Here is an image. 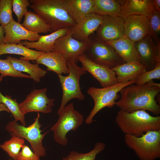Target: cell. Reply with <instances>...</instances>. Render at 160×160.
I'll list each match as a JSON object with an SVG mask.
<instances>
[{
	"label": "cell",
	"instance_id": "obj_30",
	"mask_svg": "<svg viewBox=\"0 0 160 160\" xmlns=\"http://www.w3.org/2000/svg\"><path fill=\"white\" fill-rule=\"evenodd\" d=\"M22 138L13 136L8 140L0 145V148L7 152L14 160H17L20 150L25 143Z\"/></svg>",
	"mask_w": 160,
	"mask_h": 160
},
{
	"label": "cell",
	"instance_id": "obj_36",
	"mask_svg": "<svg viewBox=\"0 0 160 160\" xmlns=\"http://www.w3.org/2000/svg\"><path fill=\"white\" fill-rule=\"evenodd\" d=\"M17 160H40V157L32 151L29 147L24 145L19 153Z\"/></svg>",
	"mask_w": 160,
	"mask_h": 160
},
{
	"label": "cell",
	"instance_id": "obj_8",
	"mask_svg": "<svg viewBox=\"0 0 160 160\" xmlns=\"http://www.w3.org/2000/svg\"><path fill=\"white\" fill-rule=\"evenodd\" d=\"M58 115V119L50 130L53 132L55 141L64 146L68 142L67 133L71 130L76 131L83 124L84 117L74 109L72 102L65 105Z\"/></svg>",
	"mask_w": 160,
	"mask_h": 160
},
{
	"label": "cell",
	"instance_id": "obj_39",
	"mask_svg": "<svg viewBox=\"0 0 160 160\" xmlns=\"http://www.w3.org/2000/svg\"><path fill=\"white\" fill-rule=\"evenodd\" d=\"M2 111L10 112L9 110L4 104L0 103V112Z\"/></svg>",
	"mask_w": 160,
	"mask_h": 160
},
{
	"label": "cell",
	"instance_id": "obj_22",
	"mask_svg": "<svg viewBox=\"0 0 160 160\" xmlns=\"http://www.w3.org/2000/svg\"><path fill=\"white\" fill-rule=\"evenodd\" d=\"M105 43L113 48L125 62H139L134 42L124 36L116 40Z\"/></svg>",
	"mask_w": 160,
	"mask_h": 160
},
{
	"label": "cell",
	"instance_id": "obj_14",
	"mask_svg": "<svg viewBox=\"0 0 160 160\" xmlns=\"http://www.w3.org/2000/svg\"><path fill=\"white\" fill-rule=\"evenodd\" d=\"M96 32V35L102 41L117 40L125 36L124 19L119 16L106 15Z\"/></svg>",
	"mask_w": 160,
	"mask_h": 160
},
{
	"label": "cell",
	"instance_id": "obj_33",
	"mask_svg": "<svg viewBox=\"0 0 160 160\" xmlns=\"http://www.w3.org/2000/svg\"><path fill=\"white\" fill-rule=\"evenodd\" d=\"M0 73L3 77L8 76L15 77L31 78L29 75L22 73L15 69L6 59H0Z\"/></svg>",
	"mask_w": 160,
	"mask_h": 160
},
{
	"label": "cell",
	"instance_id": "obj_28",
	"mask_svg": "<svg viewBox=\"0 0 160 160\" xmlns=\"http://www.w3.org/2000/svg\"><path fill=\"white\" fill-rule=\"evenodd\" d=\"M3 77L0 75V83ZM0 103L4 104L6 106L14 118L15 121L17 122L20 121L22 125L25 126V115L20 111L19 104L16 99H12L11 96L9 95L4 96L0 91Z\"/></svg>",
	"mask_w": 160,
	"mask_h": 160
},
{
	"label": "cell",
	"instance_id": "obj_23",
	"mask_svg": "<svg viewBox=\"0 0 160 160\" xmlns=\"http://www.w3.org/2000/svg\"><path fill=\"white\" fill-rule=\"evenodd\" d=\"M111 69L115 72L118 83L127 82L135 79L147 71L143 65L136 61L126 62Z\"/></svg>",
	"mask_w": 160,
	"mask_h": 160
},
{
	"label": "cell",
	"instance_id": "obj_19",
	"mask_svg": "<svg viewBox=\"0 0 160 160\" xmlns=\"http://www.w3.org/2000/svg\"><path fill=\"white\" fill-rule=\"evenodd\" d=\"M61 4L68 14L78 24L92 13L94 0H60Z\"/></svg>",
	"mask_w": 160,
	"mask_h": 160
},
{
	"label": "cell",
	"instance_id": "obj_24",
	"mask_svg": "<svg viewBox=\"0 0 160 160\" xmlns=\"http://www.w3.org/2000/svg\"><path fill=\"white\" fill-rule=\"evenodd\" d=\"M6 60L17 71L28 73L34 81L36 82L40 81L41 78L44 77L47 71L41 68L39 64H33L29 60L8 56Z\"/></svg>",
	"mask_w": 160,
	"mask_h": 160
},
{
	"label": "cell",
	"instance_id": "obj_18",
	"mask_svg": "<svg viewBox=\"0 0 160 160\" xmlns=\"http://www.w3.org/2000/svg\"><path fill=\"white\" fill-rule=\"evenodd\" d=\"M153 0H119L121 17L124 19L127 16L139 15L148 18L155 10Z\"/></svg>",
	"mask_w": 160,
	"mask_h": 160
},
{
	"label": "cell",
	"instance_id": "obj_21",
	"mask_svg": "<svg viewBox=\"0 0 160 160\" xmlns=\"http://www.w3.org/2000/svg\"><path fill=\"white\" fill-rule=\"evenodd\" d=\"M70 27L60 28L49 34L40 36L37 41L32 42L23 41L21 44L28 48L35 49L39 51L45 53L52 52L56 40L66 34Z\"/></svg>",
	"mask_w": 160,
	"mask_h": 160
},
{
	"label": "cell",
	"instance_id": "obj_17",
	"mask_svg": "<svg viewBox=\"0 0 160 160\" xmlns=\"http://www.w3.org/2000/svg\"><path fill=\"white\" fill-rule=\"evenodd\" d=\"M104 16L91 13L75 25L72 37L81 41H89L90 36L96 31L102 23Z\"/></svg>",
	"mask_w": 160,
	"mask_h": 160
},
{
	"label": "cell",
	"instance_id": "obj_34",
	"mask_svg": "<svg viewBox=\"0 0 160 160\" xmlns=\"http://www.w3.org/2000/svg\"><path fill=\"white\" fill-rule=\"evenodd\" d=\"M153 79H160V63L153 69L146 71L138 76L135 79V84L143 85Z\"/></svg>",
	"mask_w": 160,
	"mask_h": 160
},
{
	"label": "cell",
	"instance_id": "obj_2",
	"mask_svg": "<svg viewBox=\"0 0 160 160\" xmlns=\"http://www.w3.org/2000/svg\"><path fill=\"white\" fill-rule=\"evenodd\" d=\"M115 122L125 135L137 137L148 131L160 130V116H152L144 110L129 112L120 110Z\"/></svg>",
	"mask_w": 160,
	"mask_h": 160
},
{
	"label": "cell",
	"instance_id": "obj_3",
	"mask_svg": "<svg viewBox=\"0 0 160 160\" xmlns=\"http://www.w3.org/2000/svg\"><path fill=\"white\" fill-rule=\"evenodd\" d=\"M30 6L48 25L50 33L76 24L63 7L60 0H30Z\"/></svg>",
	"mask_w": 160,
	"mask_h": 160
},
{
	"label": "cell",
	"instance_id": "obj_7",
	"mask_svg": "<svg viewBox=\"0 0 160 160\" xmlns=\"http://www.w3.org/2000/svg\"><path fill=\"white\" fill-rule=\"evenodd\" d=\"M69 70L67 76L58 75L63 91L62 100L57 111L58 114L66 104L71 100L76 98L80 101L83 100L85 96L81 91L79 80L81 76L86 73L82 68L78 66L72 60H67Z\"/></svg>",
	"mask_w": 160,
	"mask_h": 160
},
{
	"label": "cell",
	"instance_id": "obj_26",
	"mask_svg": "<svg viewBox=\"0 0 160 160\" xmlns=\"http://www.w3.org/2000/svg\"><path fill=\"white\" fill-rule=\"evenodd\" d=\"M92 13L102 16L109 15L121 17L119 0H94Z\"/></svg>",
	"mask_w": 160,
	"mask_h": 160
},
{
	"label": "cell",
	"instance_id": "obj_6",
	"mask_svg": "<svg viewBox=\"0 0 160 160\" xmlns=\"http://www.w3.org/2000/svg\"><path fill=\"white\" fill-rule=\"evenodd\" d=\"M135 79L127 82L117 83L106 87H89L87 93L93 99L94 104L93 109L85 120L86 123L91 124L93 121L94 116L103 108L106 107L111 108L116 105V101L120 97L118 92L125 87L135 84Z\"/></svg>",
	"mask_w": 160,
	"mask_h": 160
},
{
	"label": "cell",
	"instance_id": "obj_15",
	"mask_svg": "<svg viewBox=\"0 0 160 160\" xmlns=\"http://www.w3.org/2000/svg\"><path fill=\"white\" fill-rule=\"evenodd\" d=\"M125 36L134 42L149 34L148 17L139 15L127 16L124 19Z\"/></svg>",
	"mask_w": 160,
	"mask_h": 160
},
{
	"label": "cell",
	"instance_id": "obj_12",
	"mask_svg": "<svg viewBox=\"0 0 160 160\" xmlns=\"http://www.w3.org/2000/svg\"><path fill=\"white\" fill-rule=\"evenodd\" d=\"M134 44L139 62L147 71L153 69L160 63V44H156L149 34Z\"/></svg>",
	"mask_w": 160,
	"mask_h": 160
},
{
	"label": "cell",
	"instance_id": "obj_20",
	"mask_svg": "<svg viewBox=\"0 0 160 160\" xmlns=\"http://www.w3.org/2000/svg\"><path fill=\"white\" fill-rule=\"evenodd\" d=\"M36 62L38 64L44 65L47 67V71H53L57 75L69 73L67 60L62 53L60 52H45L38 57Z\"/></svg>",
	"mask_w": 160,
	"mask_h": 160
},
{
	"label": "cell",
	"instance_id": "obj_16",
	"mask_svg": "<svg viewBox=\"0 0 160 160\" xmlns=\"http://www.w3.org/2000/svg\"><path fill=\"white\" fill-rule=\"evenodd\" d=\"M4 28V44H21L22 41L23 40L32 42L36 41L41 36L28 30L22 24L14 19Z\"/></svg>",
	"mask_w": 160,
	"mask_h": 160
},
{
	"label": "cell",
	"instance_id": "obj_25",
	"mask_svg": "<svg viewBox=\"0 0 160 160\" xmlns=\"http://www.w3.org/2000/svg\"><path fill=\"white\" fill-rule=\"evenodd\" d=\"M44 53L28 48L22 44H3L0 45V55L4 54L20 55L23 56L21 58L29 60H36Z\"/></svg>",
	"mask_w": 160,
	"mask_h": 160
},
{
	"label": "cell",
	"instance_id": "obj_4",
	"mask_svg": "<svg viewBox=\"0 0 160 160\" xmlns=\"http://www.w3.org/2000/svg\"><path fill=\"white\" fill-rule=\"evenodd\" d=\"M124 141L140 160H155L160 158V130L148 131L139 137L125 135Z\"/></svg>",
	"mask_w": 160,
	"mask_h": 160
},
{
	"label": "cell",
	"instance_id": "obj_11",
	"mask_svg": "<svg viewBox=\"0 0 160 160\" xmlns=\"http://www.w3.org/2000/svg\"><path fill=\"white\" fill-rule=\"evenodd\" d=\"M47 89H34L26 96L25 99L19 104L20 110L24 115L31 112H40L43 113H51L54 106V99L49 98L46 94Z\"/></svg>",
	"mask_w": 160,
	"mask_h": 160
},
{
	"label": "cell",
	"instance_id": "obj_35",
	"mask_svg": "<svg viewBox=\"0 0 160 160\" xmlns=\"http://www.w3.org/2000/svg\"><path fill=\"white\" fill-rule=\"evenodd\" d=\"M30 4L28 0H12L13 11L16 15L17 22L20 23L24 16L28 12Z\"/></svg>",
	"mask_w": 160,
	"mask_h": 160
},
{
	"label": "cell",
	"instance_id": "obj_1",
	"mask_svg": "<svg viewBox=\"0 0 160 160\" xmlns=\"http://www.w3.org/2000/svg\"><path fill=\"white\" fill-rule=\"evenodd\" d=\"M160 92V84L152 80L143 85L131 84L119 91L120 98L116 105L124 111L144 110L158 116L160 114V106L155 98Z\"/></svg>",
	"mask_w": 160,
	"mask_h": 160
},
{
	"label": "cell",
	"instance_id": "obj_9",
	"mask_svg": "<svg viewBox=\"0 0 160 160\" xmlns=\"http://www.w3.org/2000/svg\"><path fill=\"white\" fill-rule=\"evenodd\" d=\"M94 35L84 52L90 60L111 69L126 63L113 48Z\"/></svg>",
	"mask_w": 160,
	"mask_h": 160
},
{
	"label": "cell",
	"instance_id": "obj_32",
	"mask_svg": "<svg viewBox=\"0 0 160 160\" xmlns=\"http://www.w3.org/2000/svg\"><path fill=\"white\" fill-rule=\"evenodd\" d=\"M12 8V0H0V24L4 27L13 19Z\"/></svg>",
	"mask_w": 160,
	"mask_h": 160
},
{
	"label": "cell",
	"instance_id": "obj_27",
	"mask_svg": "<svg viewBox=\"0 0 160 160\" xmlns=\"http://www.w3.org/2000/svg\"><path fill=\"white\" fill-rule=\"evenodd\" d=\"M24 16L22 25L28 30L38 34L50 32L48 25L35 12L28 11Z\"/></svg>",
	"mask_w": 160,
	"mask_h": 160
},
{
	"label": "cell",
	"instance_id": "obj_37",
	"mask_svg": "<svg viewBox=\"0 0 160 160\" xmlns=\"http://www.w3.org/2000/svg\"><path fill=\"white\" fill-rule=\"evenodd\" d=\"M5 31L4 27L0 25V45L4 44Z\"/></svg>",
	"mask_w": 160,
	"mask_h": 160
},
{
	"label": "cell",
	"instance_id": "obj_31",
	"mask_svg": "<svg viewBox=\"0 0 160 160\" xmlns=\"http://www.w3.org/2000/svg\"><path fill=\"white\" fill-rule=\"evenodd\" d=\"M148 18L149 34L156 44H160V11L155 10Z\"/></svg>",
	"mask_w": 160,
	"mask_h": 160
},
{
	"label": "cell",
	"instance_id": "obj_38",
	"mask_svg": "<svg viewBox=\"0 0 160 160\" xmlns=\"http://www.w3.org/2000/svg\"><path fill=\"white\" fill-rule=\"evenodd\" d=\"M153 4L155 10L160 11V0H153Z\"/></svg>",
	"mask_w": 160,
	"mask_h": 160
},
{
	"label": "cell",
	"instance_id": "obj_10",
	"mask_svg": "<svg viewBox=\"0 0 160 160\" xmlns=\"http://www.w3.org/2000/svg\"><path fill=\"white\" fill-rule=\"evenodd\" d=\"M75 25L70 28L66 34L56 40L53 51L62 52L66 60L70 59L77 63L78 57L84 54L88 48L90 40L89 41H81L73 38L72 36L75 29Z\"/></svg>",
	"mask_w": 160,
	"mask_h": 160
},
{
	"label": "cell",
	"instance_id": "obj_5",
	"mask_svg": "<svg viewBox=\"0 0 160 160\" xmlns=\"http://www.w3.org/2000/svg\"><path fill=\"white\" fill-rule=\"evenodd\" d=\"M40 117V113L38 112L34 121L28 127L20 125L15 120L11 121L6 125L5 129L12 137L15 136L26 140L30 143L34 153L39 157H43L46 156V152L42 141L49 131L41 134Z\"/></svg>",
	"mask_w": 160,
	"mask_h": 160
},
{
	"label": "cell",
	"instance_id": "obj_13",
	"mask_svg": "<svg viewBox=\"0 0 160 160\" xmlns=\"http://www.w3.org/2000/svg\"><path fill=\"white\" fill-rule=\"evenodd\" d=\"M78 60L81 63V67L97 80L102 87H110L118 83L114 71L108 67L93 62L84 54L79 56Z\"/></svg>",
	"mask_w": 160,
	"mask_h": 160
},
{
	"label": "cell",
	"instance_id": "obj_29",
	"mask_svg": "<svg viewBox=\"0 0 160 160\" xmlns=\"http://www.w3.org/2000/svg\"><path fill=\"white\" fill-rule=\"evenodd\" d=\"M105 144L102 142H97L93 149L86 153H79L75 151H72L63 160H95L97 155L103 151Z\"/></svg>",
	"mask_w": 160,
	"mask_h": 160
}]
</instances>
